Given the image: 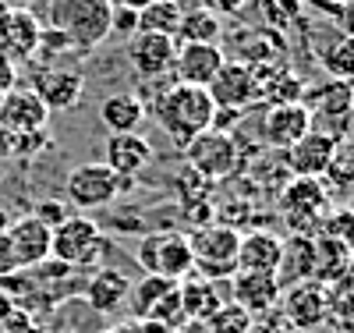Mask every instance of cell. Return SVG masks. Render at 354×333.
I'll return each mask as SVG.
<instances>
[{"instance_id":"cell-1","label":"cell","mask_w":354,"mask_h":333,"mask_svg":"<svg viewBox=\"0 0 354 333\" xmlns=\"http://www.w3.org/2000/svg\"><path fill=\"white\" fill-rule=\"evenodd\" d=\"M149 114L160 120V128L170 135V142H174L177 149H185L192 138H198L202 132L213 128L216 103H213V96H209V89L170 82V89L153 103Z\"/></svg>"},{"instance_id":"cell-2","label":"cell","mask_w":354,"mask_h":333,"mask_svg":"<svg viewBox=\"0 0 354 333\" xmlns=\"http://www.w3.org/2000/svg\"><path fill=\"white\" fill-rule=\"evenodd\" d=\"M46 28L61 33L71 50L88 53L113 36V0H50Z\"/></svg>"},{"instance_id":"cell-3","label":"cell","mask_w":354,"mask_h":333,"mask_svg":"<svg viewBox=\"0 0 354 333\" xmlns=\"http://www.w3.org/2000/svg\"><path fill=\"white\" fill-rule=\"evenodd\" d=\"M110 241L103 237L100 224L85 213H71L64 224L50 231V259L64 262L71 269H100Z\"/></svg>"},{"instance_id":"cell-4","label":"cell","mask_w":354,"mask_h":333,"mask_svg":"<svg viewBox=\"0 0 354 333\" xmlns=\"http://www.w3.org/2000/svg\"><path fill=\"white\" fill-rule=\"evenodd\" d=\"M192 245V259L198 277L205 280H230L234 269H238V245L241 234L227 227V224H202L188 234Z\"/></svg>"},{"instance_id":"cell-5","label":"cell","mask_w":354,"mask_h":333,"mask_svg":"<svg viewBox=\"0 0 354 333\" xmlns=\"http://www.w3.org/2000/svg\"><path fill=\"white\" fill-rule=\"evenodd\" d=\"M50 259V227L36 217H21L0 231V280L25 273Z\"/></svg>"},{"instance_id":"cell-6","label":"cell","mask_w":354,"mask_h":333,"mask_svg":"<svg viewBox=\"0 0 354 333\" xmlns=\"http://www.w3.org/2000/svg\"><path fill=\"white\" fill-rule=\"evenodd\" d=\"M301 103L312 117V132L330 135L333 142H344L351 120H354V89H351V82L330 78L319 89H305Z\"/></svg>"},{"instance_id":"cell-7","label":"cell","mask_w":354,"mask_h":333,"mask_svg":"<svg viewBox=\"0 0 354 333\" xmlns=\"http://www.w3.org/2000/svg\"><path fill=\"white\" fill-rule=\"evenodd\" d=\"M181 153H185L188 170H195L202 181H227L245 163L241 149H238V138H234L230 132H216V128L192 138Z\"/></svg>"},{"instance_id":"cell-8","label":"cell","mask_w":354,"mask_h":333,"mask_svg":"<svg viewBox=\"0 0 354 333\" xmlns=\"http://www.w3.org/2000/svg\"><path fill=\"white\" fill-rule=\"evenodd\" d=\"M138 262H142L145 273L181 284L192 269H195L188 234H185V231H156V234H145L142 245H138Z\"/></svg>"},{"instance_id":"cell-9","label":"cell","mask_w":354,"mask_h":333,"mask_svg":"<svg viewBox=\"0 0 354 333\" xmlns=\"http://www.w3.org/2000/svg\"><path fill=\"white\" fill-rule=\"evenodd\" d=\"M128 188L124 177H117L106 163H82L68 174L64 181V195L75 209H82V213L88 217L93 209H103L110 206L117 195H121Z\"/></svg>"},{"instance_id":"cell-10","label":"cell","mask_w":354,"mask_h":333,"mask_svg":"<svg viewBox=\"0 0 354 333\" xmlns=\"http://www.w3.org/2000/svg\"><path fill=\"white\" fill-rule=\"evenodd\" d=\"M326 213L330 195L322 188V177H294L283 188V220L294 227V234H315Z\"/></svg>"},{"instance_id":"cell-11","label":"cell","mask_w":354,"mask_h":333,"mask_svg":"<svg viewBox=\"0 0 354 333\" xmlns=\"http://www.w3.org/2000/svg\"><path fill=\"white\" fill-rule=\"evenodd\" d=\"M277 309L287 316V323L298 330V333H308L315 326H322L330 319V301H326V284L319 280H301V284H290L280 291V301Z\"/></svg>"},{"instance_id":"cell-12","label":"cell","mask_w":354,"mask_h":333,"mask_svg":"<svg viewBox=\"0 0 354 333\" xmlns=\"http://www.w3.org/2000/svg\"><path fill=\"white\" fill-rule=\"evenodd\" d=\"M43 25L28 8H4L0 11V57L11 64H25L39 50Z\"/></svg>"},{"instance_id":"cell-13","label":"cell","mask_w":354,"mask_h":333,"mask_svg":"<svg viewBox=\"0 0 354 333\" xmlns=\"http://www.w3.org/2000/svg\"><path fill=\"white\" fill-rule=\"evenodd\" d=\"M32 93L46 103V110H71L85 96V75L78 68H61V64H39L32 75Z\"/></svg>"},{"instance_id":"cell-14","label":"cell","mask_w":354,"mask_h":333,"mask_svg":"<svg viewBox=\"0 0 354 333\" xmlns=\"http://www.w3.org/2000/svg\"><path fill=\"white\" fill-rule=\"evenodd\" d=\"M223 46L220 43H177L174 53V68L170 78L177 85H198L209 89V82L216 78V71L223 68Z\"/></svg>"},{"instance_id":"cell-15","label":"cell","mask_w":354,"mask_h":333,"mask_svg":"<svg viewBox=\"0 0 354 333\" xmlns=\"http://www.w3.org/2000/svg\"><path fill=\"white\" fill-rule=\"evenodd\" d=\"M262 142L277 149V153H283V149H290L294 142H298L301 135L312 132V117L305 110V103H273L262 110Z\"/></svg>"},{"instance_id":"cell-16","label":"cell","mask_w":354,"mask_h":333,"mask_svg":"<svg viewBox=\"0 0 354 333\" xmlns=\"http://www.w3.org/2000/svg\"><path fill=\"white\" fill-rule=\"evenodd\" d=\"M46 120H50L46 103L28 85H15L0 96V128L32 135V132H46Z\"/></svg>"},{"instance_id":"cell-17","label":"cell","mask_w":354,"mask_h":333,"mask_svg":"<svg viewBox=\"0 0 354 333\" xmlns=\"http://www.w3.org/2000/svg\"><path fill=\"white\" fill-rule=\"evenodd\" d=\"M177 39L170 36H153V33H135L128 36V60L138 71V78H167L174 68Z\"/></svg>"},{"instance_id":"cell-18","label":"cell","mask_w":354,"mask_h":333,"mask_svg":"<svg viewBox=\"0 0 354 333\" xmlns=\"http://www.w3.org/2000/svg\"><path fill=\"white\" fill-rule=\"evenodd\" d=\"M103 163L117 174V177H138L145 167L153 163V142L145 138L142 132H121V135H106V145H103Z\"/></svg>"},{"instance_id":"cell-19","label":"cell","mask_w":354,"mask_h":333,"mask_svg":"<svg viewBox=\"0 0 354 333\" xmlns=\"http://www.w3.org/2000/svg\"><path fill=\"white\" fill-rule=\"evenodd\" d=\"M209 96L216 107L223 110H248L252 103H259V89H255V75L245 64L223 60V68L216 71V78L209 82Z\"/></svg>"},{"instance_id":"cell-20","label":"cell","mask_w":354,"mask_h":333,"mask_svg":"<svg viewBox=\"0 0 354 333\" xmlns=\"http://www.w3.org/2000/svg\"><path fill=\"white\" fill-rule=\"evenodd\" d=\"M227 291H230V301L241 305L248 316H266L277 309L280 301V284L273 273H234L227 280Z\"/></svg>"},{"instance_id":"cell-21","label":"cell","mask_w":354,"mask_h":333,"mask_svg":"<svg viewBox=\"0 0 354 333\" xmlns=\"http://www.w3.org/2000/svg\"><path fill=\"white\" fill-rule=\"evenodd\" d=\"M337 145L330 135H319V132H308L294 142L290 149H283V163L294 177H322L337 153Z\"/></svg>"},{"instance_id":"cell-22","label":"cell","mask_w":354,"mask_h":333,"mask_svg":"<svg viewBox=\"0 0 354 333\" xmlns=\"http://www.w3.org/2000/svg\"><path fill=\"white\" fill-rule=\"evenodd\" d=\"M128 291H131V280L121 273V269H110V266H100L88 273L85 287H82V298L85 305L100 312V316H113L117 309H124L128 301Z\"/></svg>"},{"instance_id":"cell-23","label":"cell","mask_w":354,"mask_h":333,"mask_svg":"<svg viewBox=\"0 0 354 333\" xmlns=\"http://www.w3.org/2000/svg\"><path fill=\"white\" fill-rule=\"evenodd\" d=\"M280 53V43L273 33L252 25V28H238L230 39H227V50L223 57L234 60V64H245V68H259V64H273Z\"/></svg>"},{"instance_id":"cell-24","label":"cell","mask_w":354,"mask_h":333,"mask_svg":"<svg viewBox=\"0 0 354 333\" xmlns=\"http://www.w3.org/2000/svg\"><path fill=\"white\" fill-rule=\"evenodd\" d=\"M273 277L280 291L290 284H301V280H315V234H290L283 241L280 266Z\"/></svg>"},{"instance_id":"cell-25","label":"cell","mask_w":354,"mask_h":333,"mask_svg":"<svg viewBox=\"0 0 354 333\" xmlns=\"http://www.w3.org/2000/svg\"><path fill=\"white\" fill-rule=\"evenodd\" d=\"M283 241L273 231H248L238 245V269L234 273H277Z\"/></svg>"},{"instance_id":"cell-26","label":"cell","mask_w":354,"mask_h":333,"mask_svg":"<svg viewBox=\"0 0 354 333\" xmlns=\"http://www.w3.org/2000/svg\"><path fill=\"white\" fill-rule=\"evenodd\" d=\"M223 284L227 280H205V277H192V280L177 284V291H181L185 323H209V316L227 301V298H220Z\"/></svg>"},{"instance_id":"cell-27","label":"cell","mask_w":354,"mask_h":333,"mask_svg":"<svg viewBox=\"0 0 354 333\" xmlns=\"http://www.w3.org/2000/svg\"><path fill=\"white\" fill-rule=\"evenodd\" d=\"M100 120L110 135H121V132H138L142 120H145V110L138 103L135 93H110L103 103H100Z\"/></svg>"},{"instance_id":"cell-28","label":"cell","mask_w":354,"mask_h":333,"mask_svg":"<svg viewBox=\"0 0 354 333\" xmlns=\"http://www.w3.org/2000/svg\"><path fill=\"white\" fill-rule=\"evenodd\" d=\"M177 43H220L223 39V21L216 11L209 8H192L181 11V21H177Z\"/></svg>"},{"instance_id":"cell-29","label":"cell","mask_w":354,"mask_h":333,"mask_svg":"<svg viewBox=\"0 0 354 333\" xmlns=\"http://www.w3.org/2000/svg\"><path fill=\"white\" fill-rule=\"evenodd\" d=\"M181 4L177 0H153V4L138 8V33L153 36H177V21H181Z\"/></svg>"},{"instance_id":"cell-30","label":"cell","mask_w":354,"mask_h":333,"mask_svg":"<svg viewBox=\"0 0 354 333\" xmlns=\"http://www.w3.org/2000/svg\"><path fill=\"white\" fill-rule=\"evenodd\" d=\"M170 287H174V280H163V277H153V273H145L138 284H131L128 301H124V305L131 309V319H135V323H138V319H149V312L156 309V301H160Z\"/></svg>"},{"instance_id":"cell-31","label":"cell","mask_w":354,"mask_h":333,"mask_svg":"<svg viewBox=\"0 0 354 333\" xmlns=\"http://www.w3.org/2000/svg\"><path fill=\"white\" fill-rule=\"evenodd\" d=\"M326 301H330V319L354 323V262H347L333 280H326Z\"/></svg>"},{"instance_id":"cell-32","label":"cell","mask_w":354,"mask_h":333,"mask_svg":"<svg viewBox=\"0 0 354 333\" xmlns=\"http://www.w3.org/2000/svg\"><path fill=\"white\" fill-rule=\"evenodd\" d=\"M319 64L330 71V78L351 82L354 78V36H337L326 50L319 53Z\"/></svg>"},{"instance_id":"cell-33","label":"cell","mask_w":354,"mask_h":333,"mask_svg":"<svg viewBox=\"0 0 354 333\" xmlns=\"http://www.w3.org/2000/svg\"><path fill=\"white\" fill-rule=\"evenodd\" d=\"M205 326H209V333H252L255 316H248L241 305H234V301H223Z\"/></svg>"},{"instance_id":"cell-34","label":"cell","mask_w":354,"mask_h":333,"mask_svg":"<svg viewBox=\"0 0 354 333\" xmlns=\"http://www.w3.org/2000/svg\"><path fill=\"white\" fill-rule=\"evenodd\" d=\"M322 177H326L330 185H337V188H354V145H344L340 142Z\"/></svg>"},{"instance_id":"cell-35","label":"cell","mask_w":354,"mask_h":333,"mask_svg":"<svg viewBox=\"0 0 354 333\" xmlns=\"http://www.w3.org/2000/svg\"><path fill=\"white\" fill-rule=\"evenodd\" d=\"M262 8H266V21H273V25H287L301 15L305 8V0H262Z\"/></svg>"},{"instance_id":"cell-36","label":"cell","mask_w":354,"mask_h":333,"mask_svg":"<svg viewBox=\"0 0 354 333\" xmlns=\"http://www.w3.org/2000/svg\"><path fill=\"white\" fill-rule=\"evenodd\" d=\"M32 217L43 224V227H57V224H64L71 213H68V206L64 202H57V199H43V202H36V209H32Z\"/></svg>"},{"instance_id":"cell-37","label":"cell","mask_w":354,"mask_h":333,"mask_svg":"<svg viewBox=\"0 0 354 333\" xmlns=\"http://www.w3.org/2000/svg\"><path fill=\"white\" fill-rule=\"evenodd\" d=\"M252 333H298V330H294V326L287 323V316H283L280 309H273V312H266V316H259V319H255Z\"/></svg>"},{"instance_id":"cell-38","label":"cell","mask_w":354,"mask_h":333,"mask_svg":"<svg viewBox=\"0 0 354 333\" xmlns=\"http://www.w3.org/2000/svg\"><path fill=\"white\" fill-rule=\"evenodd\" d=\"M0 333H43L39 326H36V319H32V312H15V316H8L4 323H0Z\"/></svg>"},{"instance_id":"cell-39","label":"cell","mask_w":354,"mask_h":333,"mask_svg":"<svg viewBox=\"0 0 354 333\" xmlns=\"http://www.w3.org/2000/svg\"><path fill=\"white\" fill-rule=\"evenodd\" d=\"M113 33H121L124 39L138 33V11L131 8H113Z\"/></svg>"},{"instance_id":"cell-40","label":"cell","mask_w":354,"mask_h":333,"mask_svg":"<svg viewBox=\"0 0 354 333\" xmlns=\"http://www.w3.org/2000/svg\"><path fill=\"white\" fill-rule=\"evenodd\" d=\"M245 4H248V0H209L205 8H209V11H216V15H238Z\"/></svg>"},{"instance_id":"cell-41","label":"cell","mask_w":354,"mask_h":333,"mask_svg":"<svg viewBox=\"0 0 354 333\" xmlns=\"http://www.w3.org/2000/svg\"><path fill=\"white\" fill-rule=\"evenodd\" d=\"M8 89H15V64L0 57V96H4Z\"/></svg>"},{"instance_id":"cell-42","label":"cell","mask_w":354,"mask_h":333,"mask_svg":"<svg viewBox=\"0 0 354 333\" xmlns=\"http://www.w3.org/2000/svg\"><path fill=\"white\" fill-rule=\"evenodd\" d=\"M15 312H18V301H15L4 287H0V323H4L8 316H15Z\"/></svg>"},{"instance_id":"cell-43","label":"cell","mask_w":354,"mask_h":333,"mask_svg":"<svg viewBox=\"0 0 354 333\" xmlns=\"http://www.w3.org/2000/svg\"><path fill=\"white\" fill-rule=\"evenodd\" d=\"M145 4H153V0H113V8H131V11H138Z\"/></svg>"},{"instance_id":"cell-44","label":"cell","mask_w":354,"mask_h":333,"mask_svg":"<svg viewBox=\"0 0 354 333\" xmlns=\"http://www.w3.org/2000/svg\"><path fill=\"white\" fill-rule=\"evenodd\" d=\"M351 333H354V330H351Z\"/></svg>"}]
</instances>
